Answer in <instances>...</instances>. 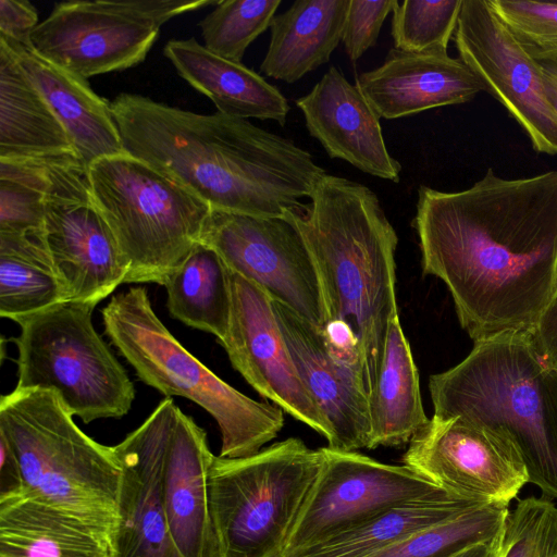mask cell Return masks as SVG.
Instances as JSON below:
<instances>
[{
    "label": "cell",
    "instance_id": "1",
    "mask_svg": "<svg viewBox=\"0 0 557 557\" xmlns=\"http://www.w3.org/2000/svg\"><path fill=\"white\" fill-rule=\"evenodd\" d=\"M412 225L424 274L447 286L473 342L532 332L557 278V170L471 187L418 188Z\"/></svg>",
    "mask_w": 557,
    "mask_h": 557
},
{
    "label": "cell",
    "instance_id": "2",
    "mask_svg": "<svg viewBox=\"0 0 557 557\" xmlns=\"http://www.w3.org/2000/svg\"><path fill=\"white\" fill-rule=\"evenodd\" d=\"M111 108L124 152L212 210L283 218L326 174L293 140L245 119L195 113L126 92Z\"/></svg>",
    "mask_w": 557,
    "mask_h": 557
},
{
    "label": "cell",
    "instance_id": "3",
    "mask_svg": "<svg viewBox=\"0 0 557 557\" xmlns=\"http://www.w3.org/2000/svg\"><path fill=\"white\" fill-rule=\"evenodd\" d=\"M310 202L284 219L301 235L313 260L325 309L324 334L374 392L396 299L397 234L374 191L325 174Z\"/></svg>",
    "mask_w": 557,
    "mask_h": 557
},
{
    "label": "cell",
    "instance_id": "4",
    "mask_svg": "<svg viewBox=\"0 0 557 557\" xmlns=\"http://www.w3.org/2000/svg\"><path fill=\"white\" fill-rule=\"evenodd\" d=\"M434 414L460 418L507 435L529 482L557 498V371L539 355L531 332L474 342L457 366L430 376Z\"/></svg>",
    "mask_w": 557,
    "mask_h": 557
},
{
    "label": "cell",
    "instance_id": "5",
    "mask_svg": "<svg viewBox=\"0 0 557 557\" xmlns=\"http://www.w3.org/2000/svg\"><path fill=\"white\" fill-rule=\"evenodd\" d=\"M0 434L17 457L25 493L113 533L117 456L76 425L54 392L15 387L2 395Z\"/></svg>",
    "mask_w": 557,
    "mask_h": 557
},
{
    "label": "cell",
    "instance_id": "6",
    "mask_svg": "<svg viewBox=\"0 0 557 557\" xmlns=\"http://www.w3.org/2000/svg\"><path fill=\"white\" fill-rule=\"evenodd\" d=\"M106 335L145 384L166 397L180 396L203 408L218 423L220 455H253L284 426V411L228 385L195 358L156 314L147 289L113 295L101 310Z\"/></svg>",
    "mask_w": 557,
    "mask_h": 557
},
{
    "label": "cell",
    "instance_id": "7",
    "mask_svg": "<svg viewBox=\"0 0 557 557\" xmlns=\"http://www.w3.org/2000/svg\"><path fill=\"white\" fill-rule=\"evenodd\" d=\"M87 170L94 200L129 263L125 283L163 285L200 242L212 209L126 152Z\"/></svg>",
    "mask_w": 557,
    "mask_h": 557
},
{
    "label": "cell",
    "instance_id": "8",
    "mask_svg": "<svg viewBox=\"0 0 557 557\" xmlns=\"http://www.w3.org/2000/svg\"><path fill=\"white\" fill-rule=\"evenodd\" d=\"M323 460L322 448L296 437L247 457L214 456L210 508L222 557H278Z\"/></svg>",
    "mask_w": 557,
    "mask_h": 557
},
{
    "label": "cell",
    "instance_id": "9",
    "mask_svg": "<svg viewBox=\"0 0 557 557\" xmlns=\"http://www.w3.org/2000/svg\"><path fill=\"white\" fill-rule=\"evenodd\" d=\"M96 306L62 301L17 320L20 388L54 392L85 423L128 413L135 388L125 369L92 325Z\"/></svg>",
    "mask_w": 557,
    "mask_h": 557
},
{
    "label": "cell",
    "instance_id": "10",
    "mask_svg": "<svg viewBox=\"0 0 557 557\" xmlns=\"http://www.w3.org/2000/svg\"><path fill=\"white\" fill-rule=\"evenodd\" d=\"M220 0H75L57 3L29 37L33 49L85 79L141 63L171 18Z\"/></svg>",
    "mask_w": 557,
    "mask_h": 557
},
{
    "label": "cell",
    "instance_id": "11",
    "mask_svg": "<svg viewBox=\"0 0 557 557\" xmlns=\"http://www.w3.org/2000/svg\"><path fill=\"white\" fill-rule=\"evenodd\" d=\"M42 242L67 300L97 306L125 283L129 263L99 211L78 158L45 162Z\"/></svg>",
    "mask_w": 557,
    "mask_h": 557
},
{
    "label": "cell",
    "instance_id": "12",
    "mask_svg": "<svg viewBox=\"0 0 557 557\" xmlns=\"http://www.w3.org/2000/svg\"><path fill=\"white\" fill-rule=\"evenodd\" d=\"M322 451L321 471L278 557L318 544L395 506L447 492L405 465H387L327 446Z\"/></svg>",
    "mask_w": 557,
    "mask_h": 557
},
{
    "label": "cell",
    "instance_id": "13",
    "mask_svg": "<svg viewBox=\"0 0 557 557\" xmlns=\"http://www.w3.org/2000/svg\"><path fill=\"white\" fill-rule=\"evenodd\" d=\"M200 243L213 248L228 270L324 332L319 276L301 235L287 220L212 210Z\"/></svg>",
    "mask_w": 557,
    "mask_h": 557
},
{
    "label": "cell",
    "instance_id": "14",
    "mask_svg": "<svg viewBox=\"0 0 557 557\" xmlns=\"http://www.w3.org/2000/svg\"><path fill=\"white\" fill-rule=\"evenodd\" d=\"M453 39L459 59L528 135L539 153L557 154V113L539 64L486 0H462Z\"/></svg>",
    "mask_w": 557,
    "mask_h": 557
},
{
    "label": "cell",
    "instance_id": "15",
    "mask_svg": "<svg viewBox=\"0 0 557 557\" xmlns=\"http://www.w3.org/2000/svg\"><path fill=\"white\" fill-rule=\"evenodd\" d=\"M403 461L450 494L482 503L509 505L529 483L507 435L457 417H432L408 443Z\"/></svg>",
    "mask_w": 557,
    "mask_h": 557
},
{
    "label": "cell",
    "instance_id": "16",
    "mask_svg": "<svg viewBox=\"0 0 557 557\" xmlns=\"http://www.w3.org/2000/svg\"><path fill=\"white\" fill-rule=\"evenodd\" d=\"M230 280L231 319L226 336L220 344L232 366L262 397L329 443L332 438L330 425L298 375L273 300L258 285L231 270Z\"/></svg>",
    "mask_w": 557,
    "mask_h": 557
},
{
    "label": "cell",
    "instance_id": "17",
    "mask_svg": "<svg viewBox=\"0 0 557 557\" xmlns=\"http://www.w3.org/2000/svg\"><path fill=\"white\" fill-rule=\"evenodd\" d=\"M181 409L164 398L143 424L113 446L121 466L113 557H182L164 503L168 446Z\"/></svg>",
    "mask_w": 557,
    "mask_h": 557
},
{
    "label": "cell",
    "instance_id": "18",
    "mask_svg": "<svg viewBox=\"0 0 557 557\" xmlns=\"http://www.w3.org/2000/svg\"><path fill=\"white\" fill-rule=\"evenodd\" d=\"M273 308L298 375L330 425L327 447L345 451L368 448L369 397L358 368L292 309L275 300Z\"/></svg>",
    "mask_w": 557,
    "mask_h": 557
},
{
    "label": "cell",
    "instance_id": "19",
    "mask_svg": "<svg viewBox=\"0 0 557 557\" xmlns=\"http://www.w3.org/2000/svg\"><path fill=\"white\" fill-rule=\"evenodd\" d=\"M296 106L310 136L330 158L344 160L366 174L399 182L401 164L387 150L379 115L337 67L331 66Z\"/></svg>",
    "mask_w": 557,
    "mask_h": 557
},
{
    "label": "cell",
    "instance_id": "20",
    "mask_svg": "<svg viewBox=\"0 0 557 557\" xmlns=\"http://www.w3.org/2000/svg\"><path fill=\"white\" fill-rule=\"evenodd\" d=\"M355 85L379 117L387 120L462 104L485 91L474 73L444 50L392 48L384 62L358 75Z\"/></svg>",
    "mask_w": 557,
    "mask_h": 557
},
{
    "label": "cell",
    "instance_id": "21",
    "mask_svg": "<svg viewBox=\"0 0 557 557\" xmlns=\"http://www.w3.org/2000/svg\"><path fill=\"white\" fill-rule=\"evenodd\" d=\"M213 457L206 432L180 410L168 446L163 494L170 532L182 557H222L210 508Z\"/></svg>",
    "mask_w": 557,
    "mask_h": 557
},
{
    "label": "cell",
    "instance_id": "22",
    "mask_svg": "<svg viewBox=\"0 0 557 557\" xmlns=\"http://www.w3.org/2000/svg\"><path fill=\"white\" fill-rule=\"evenodd\" d=\"M0 42L48 102L87 168L98 159L124 152L111 102L97 95L87 79L45 59L29 41L0 36Z\"/></svg>",
    "mask_w": 557,
    "mask_h": 557
},
{
    "label": "cell",
    "instance_id": "23",
    "mask_svg": "<svg viewBox=\"0 0 557 557\" xmlns=\"http://www.w3.org/2000/svg\"><path fill=\"white\" fill-rule=\"evenodd\" d=\"M178 75L207 96L218 112L248 120L286 123L289 104L284 95L243 63L222 58L196 38L169 40L163 49Z\"/></svg>",
    "mask_w": 557,
    "mask_h": 557
},
{
    "label": "cell",
    "instance_id": "24",
    "mask_svg": "<svg viewBox=\"0 0 557 557\" xmlns=\"http://www.w3.org/2000/svg\"><path fill=\"white\" fill-rule=\"evenodd\" d=\"M0 557H113L112 531L23 492L0 498Z\"/></svg>",
    "mask_w": 557,
    "mask_h": 557
},
{
    "label": "cell",
    "instance_id": "25",
    "mask_svg": "<svg viewBox=\"0 0 557 557\" xmlns=\"http://www.w3.org/2000/svg\"><path fill=\"white\" fill-rule=\"evenodd\" d=\"M69 158L79 159L66 129L0 42V160Z\"/></svg>",
    "mask_w": 557,
    "mask_h": 557
},
{
    "label": "cell",
    "instance_id": "26",
    "mask_svg": "<svg viewBox=\"0 0 557 557\" xmlns=\"http://www.w3.org/2000/svg\"><path fill=\"white\" fill-rule=\"evenodd\" d=\"M350 0H297L270 24L260 65L265 76L292 84L330 61L342 41Z\"/></svg>",
    "mask_w": 557,
    "mask_h": 557
},
{
    "label": "cell",
    "instance_id": "27",
    "mask_svg": "<svg viewBox=\"0 0 557 557\" xmlns=\"http://www.w3.org/2000/svg\"><path fill=\"white\" fill-rule=\"evenodd\" d=\"M369 407V449L409 443L430 420L423 408L418 369L399 315L391 322Z\"/></svg>",
    "mask_w": 557,
    "mask_h": 557
},
{
    "label": "cell",
    "instance_id": "28",
    "mask_svg": "<svg viewBox=\"0 0 557 557\" xmlns=\"http://www.w3.org/2000/svg\"><path fill=\"white\" fill-rule=\"evenodd\" d=\"M483 504L443 492L389 508L318 544L284 557H369L405 536Z\"/></svg>",
    "mask_w": 557,
    "mask_h": 557
},
{
    "label": "cell",
    "instance_id": "29",
    "mask_svg": "<svg viewBox=\"0 0 557 557\" xmlns=\"http://www.w3.org/2000/svg\"><path fill=\"white\" fill-rule=\"evenodd\" d=\"M163 286L174 319L219 342L225 338L232 310L230 270L213 248L199 242Z\"/></svg>",
    "mask_w": 557,
    "mask_h": 557
},
{
    "label": "cell",
    "instance_id": "30",
    "mask_svg": "<svg viewBox=\"0 0 557 557\" xmlns=\"http://www.w3.org/2000/svg\"><path fill=\"white\" fill-rule=\"evenodd\" d=\"M67 301L41 231L0 233V315L14 322Z\"/></svg>",
    "mask_w": 557,
    "mask_h": 557
},
{
    "label": "cell",
    "instance_id": "31",
    "mask_svg": "<svg viewBox=\"0 0 557 557\" xmlns=\"http://www.w3.org/2000/svg\"><path fill=\"white\" fill-rule=\"evenodd\" d=\"M508 505L483 503L413 532L369 557H443L500 533Z\"/></svg>",
    "mask_w": 557,
    "mask_h": 557
},
{
    "label": "cell",
    "instance_id": "32",
    "mask_svg": "<svg viewBox=\"0 0 557 557\" xmlns=\"http://www.w3.org/2000/svg\"><path fill=\"white\" fill-rule=\"evenodd\" d=\"M280 4L281 0H220L199 22L203 46L242 63L249 45L270 27Z\"/></svg>",
    "mask_w": 557,
    "mask_h": 557
},
{
    "label": "cell",
    "instance_id": "33",
    "mask_svg": "<svg viewBox=\"0 0 557 557\" xmlns=\"http://www.w3.org/2000/svg\"><path fill=\"white\" fill-rule=\"evenodd\" d=\"M45 162L0 160V233L42 231Z\"/></svg>",
    "mask_w": 557,
    "mask_h": 557
},
{
    "label": "cell",
    "instance_id": "34",
    "mask_svg": "<svg viewBox=\"0 0 557 557\" xmlns=\"http://www.w3.org/2000/svg\"><path fill=\"white\" fill-rule=\"evenodd\" d=\"M462 0H405L395 4L392 37L396 49L447 51L456 30Z\"/></svg>",
    "mask_w": 557,
    "mask_h": 557
},
{
    "label": "cell",
    "instance_id": "35",
    "mask_svg": "<svg viewBox=\"0 0 557 557\" xmlns=\"http://www.w3.org/2000/svg\"><path fill=\"white\" fill-rule=\"evenodd\" d=\"M502 557H557V507L547 497H527L508 512Z\"/></svg>",
    "mask_w": 557,
    "mask_h": 557
},
{
    "label": "cell",
    "instance_id": "36",
    "mask_svg": "<svg viewBox=\"0 0 557 557\" xmlns=\"http://www.w3.org/2000/svg\"><path fill=\"white\" fill-rule=\"evenodd\" d=\"M486 1L533 60L557 54V1Z\"/></svg>",
    "mask_w": 557,
    "mask_h": 557
},
{
    "label": "cell",
    "instance_id": "37",
    "mask_svg": "<svg viewBox=\"0 0 557 557\" xmlns=\"http://www.w3.org/2000/svg\"><path fill=\"white\" fill-rule=\"evenodd\" d=\"M397 0H350L342 41L348 58L356 62L376 45L380 30Z\"/></svg>",
    "mask_w": 557,
    "mask_h": 557
},
{
    "label": "cell",
    "instance_id": "38",
    "mask_svg": "<svg viewBox=\"0 0 557 557\" xmlns=\"http://www.w3.org/2000/svg\"><path fill=\"white\" fill-rule=\"evenodd\" d=\"M38 25V13L26 0H0V36L15 41H29Z\"/></svg>",
    "mask_w": 557,
    "mask_h": 557
},
{
    "label": "cell",
    "instance_id": "39",
    "mask_svg": "<svg viewBox=\"0 0 557 557\" xmlns=\"http://www.w3.org/2000/svg\"><path fill=\"white\" fill-rule=\"evenodd\" d=\"M531 336L543 361L557 371V278L552 295L531 332Z\"/></svg>",
    "mask_w": 557,
    "mask_h": 557
},
{
    "label": "cell",
    "instance_id": "40",
    "mask_svg": "<svg viewBox=\"0 0 557 557\" xmlns=\"http://www.w3.org/2000/svg\"><path fill=\"white\" fill-rule=\"evenodd\" d=\"M23 492L20 462L7 438L0 434V498Z\"/></svg>",
    "mask_w": 557,
    "mask_h": 557
},
{
    "label": "cell",
    "instance_id": "41",
    "mask_svg": "<svg viewBox=\"0 0 557 557\" xmlns=\"http://www.w3.org/2000/svg\"><path fill=\"white\" fill-rule=\"evenodd\" d=\"M504 529L497 535L470 544L443 557H502Z\"/></svg>",
    "mask_w": 557,
    "mask_h": 557
},
{
    "label": "cell",
    "instance_id": "42",
    "mask_svg": "<svg viewBox=\"0 0 557 557\" xmlns=\"http://www.w3.org/2000/svg\"><path fill=\"white\" fill-rule=\"evenodd\" d=\"M541 71L547 99L557 113V54L536 61Z\"/></svg>",
    "mask_w": 557,
    "mask_h": 557
}]
</instances>
